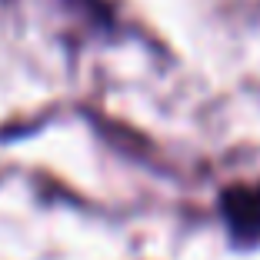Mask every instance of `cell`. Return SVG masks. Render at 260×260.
<instances>
[{
	"label": "cell",
	"instance_id": "obj_1",
	"mask_svg": "<svg viewBox=\"0 0 260 260\" xmlns=\"http://www.w3.org/2000/svg\"><path fill=\"white\" fill-rule=\"evenodd\" d=\"M220 220L230 234V244L260 247V184H234L220 193Z\"/></svg>",
	"mask_w": 260,
	"mask_h": 260
}]
</instances>
